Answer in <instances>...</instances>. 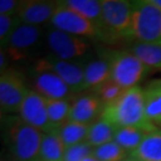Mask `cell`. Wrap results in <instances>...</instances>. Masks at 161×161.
Here are the masks:
<instances>
[{"mask_svg": "<svg viewBox=\"0 0 161 161\" xmlns=\"http://www.w3.org/2000/svg\"><path fill=\"white\" fill-rule=\"evenodd\" d=\"M101 118L109 121L116 129L136 127L147 132L158 130L147 118L143 89L138 86L125 90L116 101L105 106Z\"/></svg>", "mask_w": 161, "mask_h": 161, "instance_id": "6da1fadb", "label": "cell"}, {"mask_svg": "<svg viewBox=\"0 0 161 161\" xmlns=\"http://www.w3.org/2000/svg\"><path fill=\"white\" fill-rule=\"evenodd\" d=\"M43 132L12 115L5 122V141L12 156L17 161H39Z\"/></svg>", "mask_w": 161, "mask_h": 161, "instance_id": "7a4b0ae2", "label": "cell"}, {"mask_svg": "<svg viewBox=\"0 0 161 161\" xmlns=\"http://www.w3.org/2000/svg\"><path fill=\"white\" fill-rule=\"evenodd\" d=\"M101 3L106 39L133 37V3L125 0H103Z\"/></svg>", "mask_w": 161, "mask_h": 161, "instance_id": "3957f363", "label": "cell"}, {"mask_svg": "<svg viewBox=\"0 0 161 161\" xmlns=\"http://www.w3.org/2000/svg\"><path fill=\"white\" fill-rule=\"evenodd\" d=\"M111 80L124 89L136 87L142 80L147 67L131 50H115L107 56Z\"/></svg>", "mask_w": 161, "mask_h": 161, "instance_id": "277c9868", "label": "cell"}, {"mask_svg": "<svg viewBox=\"0 0 161 161\" xmlns=\"http://www.w3.org/2000/svg\"><path fill=\"white\" fill-rule=\"evenodd\" d=\"M132 3L133 37L138 42L161 44V11L147 0Z\"/></svg>", "mask_w": 161, "mask_h": 161, "instance_id": "5b68a950", "label": "cell"}, {"mask_svg": "<svg viewBox=\"0 0 161 161\" xmlns=\"http://www.w3.org/2000/svg\"><path fill=\"white\" fill-rule=\"evenodd\" d=\"M53 28L65 31L85 39H97L106 41L105 35L101 28L88 19L82 17L58 1V8L50 20Z\"/></svg>", "mask_w": 161, "mask_h": 161, "instance_id": "8992f818", "label": "cell"}, {"mask_svg": "<svg viewBox=\"0 0 161 161\" xmlns=\"http://www.w3.org/2000/svg\"><path fill=\"white\" fill-rule=\"evenodd\" d=\"M41 37L42 30L40 26L28 25L20 21L2 48L8 54L9 61L21 62L31 56Z\"/></svg>", "mask_w": 161, "mask_h": 161, "instance_id": "52a82bcc", "label": "cell"}, {"mask_svg": "<svg viewBox=\"0 0 161 161\" xmlns=\"http://www.w3.org/2000/svg\"><path fill=\"white\" fill-rule=\"evenodd\" d=\"M46 41L49 49L58 59L75 61L85 57L90 49V44L85 38L70 35L65 31L51 28L47 31Z\"/></svg>", "mask_w": 161, "mask_h": 161, "instance_id": "ba28073f", "label": "cell"}, {"mask_svg": "<svg viewBox=\"0 0 161 161\" xmlns=\"http://www.w3.org/2000/svg\"><path fill=\"white\" fill-rule=\"evenodd\" d=\"M34 71H49L62 79L73 92L85 90L84 67L72 61L58 59L53 54L41 58L35 63Z\"/></svg>", "mask_w": 161, "mask_h": 161, "instance_id": "9c48e42d", "label": "cell"}, {"mask_svg": "<svg viewBox=\"0 0 161 161\" xmlns=\"http://www.w3.org/2000/svg\"><path fill=\"white\" fill-rule=\"evenodd\" d=\"M20 72L6 69L0 75V107L2 113H18L28 92Z\"/></svg>", "mask_w": 161, "mask_h": 161, "instance_id": "30bf717a", "label": "cell"}, {"mask_svg": "<svg viewBox=\"0 0 161 161\" xmlns=\"http://www.w3.org/2000/svg\"><path fill=\"white\" fill-rule=\"evenodd\" d=\"M19 116L43 133L56 131L48 116L47 101L36 90L30 89L19 109Z\"/></svg>", "mask_w": 161, "mask_h": 161, "instance_id": "8fae6325", "label": "cell"}, {"mask_svg": "<svg viewBox=\"0 0 161 161\" xmlns=\"http://www.w3.org/2000/svg\"><path fill=\"white\" fill-rule=\"evenodd\" d=\"M58 8V1L48 0H25L19 1L16 17L22 23L39 26L51 20Z\"/></svg>", "mask_w": 161, "mask_h": 161, "instance_id": "7c38bea8", "label": "cell"}, {"mask_svg": "<svg viewBox=\"0 0 161 161\" xmlns=\"http://www.w3.org/2000/svg\"><path fill=\"white\" fill-rule=\"evenodd\" d=\"M33 84L34 90L46 99H68L73 92L62 79L49 71H34Z\"/></svg>", "mask_w": 161, "mask_h": 161, "instance_id": "4fadbf2b", "label": "cell"}, {"mask_svg": "<svg viewBox=\"0 0 161 161\" xmlns=\"http://www.w3.org/2000/svg\"><path fill=\"white\" fill-rule=\"evenodd\" d=\"M104 110V105L95 93H87L79 96L71 104L68 120L91 125Z\"/></svg>", "mask_w": 161, "mask_h": 161, "instance_id": "5bb4252c", "label": "cell"}, {"mask_svg": "<svg viewBox=\"0 0 161 161\" xmlns=\"http://www.w3.org/2000/svg\"><path fill=\"white\" fill-rule=\"evenodd\" d=\"M143 95L147 118L155 127H161V79L151 82Z\"/></svg>", "mask_w": 161, "mask_h": 161, "instance_id": "9a60e30c", "label": "cell"}, {"mask_svg": "<svg viewBox=\"0 0 161 161\" xmlns=\"http://www.w3.org/2000/svg\"><path fill=\"white\" fill-rule=\"evenodd\" d=\"M60 2L67 8L71 9L82 17L93 22L103 31V11L101 1H97V0H64Z\"/></svg>", "mask_w": 161, "mask_h": 161, "instance_id": "2e32d148", "label": "cell"}, {"mask_svg": "<svg viewBox=\"0 0 161 161\" xmlns=\"http://www.w3.org/2000/svg\"><path fill=\"white\" fill-rule=\"evenodd\" d=\"M130 157L138 161H161V130L147 133Z\"/></svg>", "mask_w": 161, "mask_h": 161, "instance_id": "e0dca14e", "label": "cell"}, {"mask_svg": "<svg viewBox=\"0 0 161 161\" xmlns=\"http://www.w3.org/2000/svg\"><path fill=\"white\" fill-rule=\"evenodd\" d=\"M109 80H111V70L107 59L92 60L84 67L85 90L97 88Z\"/></svg>", "mask_w": 161, "mask_h": 161, "instance_id": "ac0fdd59", "label": "cell"}, {"mask_svg": "<svg viewBox=\"0 0 161 161\" xmlns=\"http://www.w3.org/2000/svg\"><path fill=\"white\" fill-rule=\"evenodd\" d=\"M66 147L58 130L44 133L42 138L39 161H63Z\"/></svg>", "mask_w": 161, "mask_h": 161, "instance_id": "d6986e66", "label": "cell"}, {"mask_svg": "<svg viewBox=\"0 0 161 161\" xmlns=\"http://www.w3.org/2000/svg\"><path fill=\"white\" fill-rule=\"evenodd\" d=\"M131 51L147 69L161 70V44L136 42L132 46Z\"/></svg>", "mask_w": 161, "mask_h": 161, "instance_id": "ffe728a7", "label": "cell"}, {"mask_svg": "<svg viewBox=\"0 0 161 161\" xmlns=\"http://www.w3.org/2000/svg\"><path fill=\"white\" fill-rule=\"evenodd\" d=\"M116 130L117 129L113 125L105 120L104 118L99 117L97 121H94L90 125L86 141H88L93 147H97L113 141Z\"/></svg>", "mask_w": 161, "mask_h": 161, "instance_id": "44dd1931", "label": "cell"}, {"mask_svg": "<svg viewBox=\"0 0 161 161\" xmlns=\"http://www.w3.org/2000/svg\"><path fill=\"white\" fill-rule=\"evenodd\" d=\"M147 133L150 132L136 127L118 128L115 133L114 141L125 151L131 154L140 146Z\"/></svg>", "mask_w": 161, "mask_h": 161, "instance_id": "7402d4cb", "label": "cell"}, {"mask_svg": "<svg viewBox=\"0 0 161 161\" xmlns=\"http://www.w3.org/2000/svg\"><path fill=\"white\" fill-rule=\"evenodd\" d=\"M89 128L90 125L67 120L62 127L58 129V132H59L60 137L65 147H69L83 142V141H86Z\"/></svg>", "mask_w": 161, "mask_h": 161, "instance_id": "603a6c76", "label": "cell"}, {"mask_svg": "<svg viewBox=\"0 0 161 161\" xmlns=\"http://www.w3.org/2000/svg\"><path fill=\"white\" fill-rule=\"evenodd\" d=\"M46 101L49 120L54 130H58L68 120L71 104L68 99H46Z\"/></svg>", "mask_w": 161, "mask_h": 161, "instance_id": "cb8c5ba5", "label": "cell"}, {"mask_svg": "<svg viewBox=\"0 0 161 161\" xmlns=\"http://www.w3.org/2000/svg\"><path fill=\"white\" fill-rule=\"evenodd\" d=\"M127 151H125L113 140L94 147L92 156L98 161H122L127 159Z\"/></svg>", "mask_w": 161, "mask_h": 161, "instance_id": "d4e9b609", "label": "cell"}, {"mask_svg": "<svg viewBox=\"0 0 161 161\" xmlns=\"http://www.w3.org/2000/svg\"><path fill=\"white\" fill-rule=\"evenodd\" d=\"M125 89L120 87L117 83H115L113 80H109L104 84H102L101 86H98L97 88H95L94 93L101 99V102L105 107V106L116 101L125 92Z\"/></svg>", "mask_w": 161, "mask_h": 161, "instance_id": "484cf974", "label": "cell"}, {"mask_svg": "<svg viewBox=\"0 0 161 161\" xmlns=\"http://www.w3.org/2000/svg\"><path fill=\"white\" fill-rule=\"evenodd\" d=\"M93 147L88 141H83L75 146L66 147L63 161H83L87 157L92 156Z\"/></svg>", "mask_w": 161, "mask_h": 161, "instance_id": "4316f807", "label": "cell"}, {"mask_svg": "<svg viewBox=\"0 0 161 161\" xmlns=\"http://www.w3.org/2000/svg\"><path fill=\"white\" fill-rule=\"evenodd\" d=\"M20 20L16 16L9 15H0V43L1 47L4 46L8 42L9 36L12 35L13 31L19 24Z\"/></svg>", "mask_w": 161, "mask_h": 161, "instance_id": "83f0119b", "label": "cell"}, {"mask_svg": "<svg viewBox=\"0 0 161 161\" xmlns=\"http://www.w3.org/2000/svg\"><path fill=\"white\" fill-rule=\"evenodd\" d=\"M19 5V1L16 0H1L0 1V15L15 16Z\"/></svg>", "mask_w": 161, "mask_h": 161, "instance_id": "f1b7e54d", "label": "cell"}, {"mask_svg": "<svg viewBox=\"0 0 161 161\" xmlns=\"http://www.w3.org/2000/svg\"><path fill=\"white\" fill-rule=\"evenodd\" d=\"M8 54L4 50H3V48L1 47V50H0V70H1V72L5 71L6 69H8Z\"/></svg>", "mask_w": 161, "mask_h": 161, "instance_id": "f546056e", "label": "cell"}, {"mask_svg": "<svg viewBox=\"0 0 161 161\" xmlns=\"http://www.w3.org/2000/svg\"><path fill=\"white\" fill-rule=\"evenodd\" d=\"M151 4H153L154 6H156L157 8L161 11V0H147Z\"/></svg>", "mask_w": 161, "mask_h": 161, "instance_id": "4dcf8cb0", "label": "cell"}, {"mask_svg": "<svg viewBox=\"0 0 161 161\" xmlns=\"http://www.w3.org/2000/svg\"><path fill=\"white\" fill-rule=\"evenodd\" d=\"M83 161H98L96 158H94L93 156H90V157H87L86 159H84Z\"/></svg>", "mask_w": 161, "mask_h": 161, "instance_id": "1f68e13d", "label": "cell"}, {"mask_svg": "<svg viewBox=\"0 0 161 161\" xmlns=\"http://www.w3.org/2000/svg\"><path fill=\"white\" fill-rule=\"evenodd\" d=\"M122 161H138V160H136V159H133V158H127V159H125V160H122Z\"/></svg>", "mask_w": 161, "mask_h": 161, "instance_id": "d6a6232c", "label": "cell"}, {"mask_svg": "<svg viewBox=\"0 0 161 161\" xmlns=\"http://www.w3.org/2000/svg\"><path fill=\"white\" fill-rule=\"evenodd\" d=\"M4 161H17V160H15V159H14V160H4Z\"/></svg>", "mask_w": 161, "mask_h": 161, "instance_id": "836d02e7", "label": "cell"}]
</instances>
